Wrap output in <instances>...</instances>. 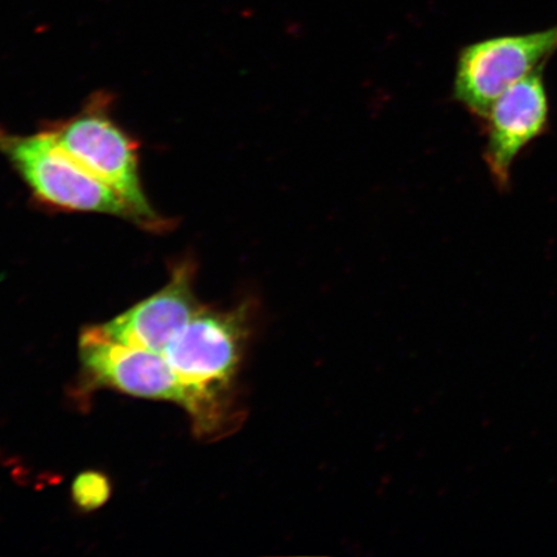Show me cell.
I'll list each match as a JSON object with an SVG mask.
<instances>
[{
  "mask_svg": "<svg viewBox=\"0 0 557 557\" xmlns=\"http://www.w3.org/2000/svg\"><path fill=\"white\" fill-rule=\"evenodd\" d=\"M556 52L557 25L540 32L500 35L465 47L456 69V100L485 120L505 90L545 67Z\"/></svg>",
  "mask_w": 557,
  "mask_h": 557,
  "instance_id": "cell-4",
  "label": "cell"
},
{
  "mask_svg": "<svg viewBox=\"0 0 557 557\" xmlns=\"http://www.w3.org/2000/svg\"><path fill=\"white\" fill-rule=\"evenodd\" d=\"M111 486L107 476L100 472L87 471L76 476L73 483L74 503L82 510L94 511L109 499Z\"/></svg>",
  "mask_w": 557,
  "mask_h": 557,
  "instance_id": "cell-8",
  "label": "cell"
},
{
  "mask_svg": "<svg viewBox=\"0 0 557 557\" xmlns=\"http://www.w3.org/2000/svg\"><path fill=\"white\" fill-rule=\"evenodd\" d=\"M110 103L107 95H95L79 113L44 129L70 158L120 195L139 226L162 232L169 224L144 191L138 145L111 115Z\"/></svg>",
  "mask_w": 557,
  "mask_h": 557,
  "instance_id": "cell-2",
  "label": "cell"
},
{
  "mask_svg": "<svg viewBox=\"0 0 557 557\" xmlns=\"http://www.w3.org/2000/svg\"><path fill=\"white\" fill-rule=\"evenodd\" d=\"M194 273L190 261L178 263L162 289L101 325V329L122 344L163 354L201 309L194 295Z\"/></svg>",
  "mask_w": 557,
  "mask_h": 557,
  "instance_id": "cell-7",
  "label": "cell"
},
{
  "mask_svg": "<svg viewBox=\"0 0 557 557\" xmlns=\"http://www.w3.org/2000/svg\"><path fill=\"white\" fill-rule=\"evenodd\" d=\"M0 154L40 205L59 211L114 215L139 226L136 213L120 195L70 158L45 129L18 135L0 128Z\"/></svg>",
  "mask_w": 557,
  "mask_h": 557,
  "instance_id": "cell-3",
  "label": "cell"
},
{
  "mask_svg": "<svg viewBox=\"0 0 557 557\" xmlns=\"http://www.w3.org/2000/svg\"><path fill=\"white\" fill-rule=\"evenodd\" d=\"M79 354L83 367L101 385L138 398L176 403L193 421L197 418V398L163 354L122 344L101 326L82 332Z\"/></svg>",
  "mask_w": 557,
  "mask_h": 557,
  "instance_id": "cell-5",
  "label": "cell"
},
{
  "mask_svg": "<svg viewBox=\"0 0 557 557\" xmlns=\"http://www.w3.org/2000/svg\"><path fill=\"white\" fill-rule=\"evenodd\" d=\"M543 70L505 90L485 117L484 159L500 190L510 187L515 160L548 128L549 102Z\"/></svg>",
  "mask_w": 557,
  "mask_h": 557,
  "instance_id": "cell-6",
  "label": "cell"
},
{
  "mask_svg": "<svg viewBox=\"0 0 557 557\" xmlns=\"http://www.w3.org/2000/svg\"><path fill=\"white\" fill-rule=\"evenodd\" d=\"M253 331V309L201 308L166 346L163 355L198 400L197 434L220 436L238 426L236 381Z\"/></svg>",
  "mask_w": 557,
  "mask_h": 557,
  "instance_id": "cell-1",
  "label": "cell"
}]
</instances>
